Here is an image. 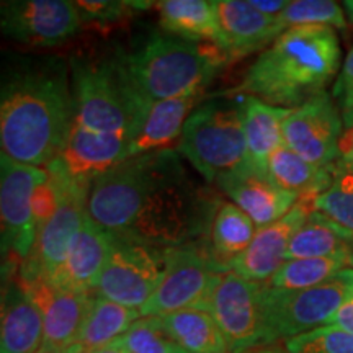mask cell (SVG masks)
<instances>
[{"instance_id": "cell-29", "label": "cell", "mask_w": 353, "mask_h": 353, "mask_svg": "<svg viewBox=\"0 0 353 353\" xmlns=\"http://www.w3.org/2000/svg\"><path fill=\"white\" fill-rule=\"evenodd\" d=\"M294 259H343L353 268V236L312 211L288 245L286 260Z\"/></svg>"}, {"instance_id": "cell-24", "label": "cell", "mask_w": 353, "mask_h": 353, "mask_svg": "<svg viewBox=\"0 0 353 353\" xmlns=\"http://www.w3.org/2000/svg\"><path fill=\"white\" fill-rule=\"evenodd\" d=\"M255 232L257 228L244 211L231 201H221L210 218L205 252L221 272H228L232 260L250 245Z\"/></svg>"}, {"instance_id": "cell-6", "label": "cell", "mask_w": 353, "mask_h": 353, "mask_svg": "<svg viewBox=\"0 0 353 353\" xmlns=\"http://www.w3.org/2000/svg\"><path fill=\"white\" fill-rule=\"evenodd\" d=\"M176 151L214 183L244 165L249 154L242 97L236 101L208 100L198 105L185 123Z\"/></svg>"}, {"instance_id": "cell-44", "label": "cell", "mask_w": 353, "mask_h": 353, "mask_svg": "<svg viewBox=\"0 0 353 353\" xmlns=\"http://www.w3.org/2000/svg\"><path fill=\"white\" fill-rule=\"evenodd\" d=\"M94 353H125V352H123L120 341H114L113 343H110V345L100 348V350H97Z\"/></svg>"}, {"instance_id": "cell-43", "label": "cell", "mask_w": 353, "mask_h": 353, "mask_svg": "<svg viewBox=\"0 0 353 353\" xmlns=\"http://www.w3.org/2000/svg\"><path fill=\"white\" fill-rule=\"evenodd\" d=\"M337 82H347V83L353 82V48L348 51L345 61H343L341 76H339Z\"/></svg>"}, {"instance_id": "cell-40", "label": "cell", "mask_w": 353, "mask_h": 353, "mask_svg": "<svg viewBox=\"0 0 353 353\" xmlns=\"http://www.w3.org/2000/svg\"><path fill=\"white\" fill-rule=\"evenodd\" d=\"M337 167L353 174V125L343 128L341 143H339Z\"/></svg>"}, {"instance_id": "cell-42", "label": "cell", "mask_w": 353, "mask_h": 353, "mask_svg": "<svg viewBox=\"0 0 353 353\" xmlns=\"http://www.w3.org/2000/svg\"><path fill=\"white\" fill-rule=\"evenodd\" d=\"M249 2L260 13H263L267 17H273V19L280 17V13L288 7L286 0H249Z\"/></svg>"}, {"instance_id": "cell-19", "label": "cell", "mask_w": 353, "mask_h": 353, "mask_svg": "<svg viewBox=\"0 0 353 353\" xmlns=\"http://www.w3.org/2000/svg\"><path fill=\"white\" fill-rule=\"evenodd\" d=\"M219 50L226 61L262 50L285 33L278 19L260 13L244 0H213Z\"/></svg>"}, {"instance_id": "cell-16", "label": "cell", "mask_w": 353, "mask_h": 353, "mask_svg": "<svg viewBox=\"0 0 353 353\" xmlns=\"http://www.w3.org/2000/svg\"><path fill=\"white\" fill-rule=\"evenodd\" d=\"M19 283L41 316V347L64 353L82 327L92 303L90 294L61 290L46 278H19Z\"/></svg>"}, {"instance_id": "cell-33", "label": "cell", "mask_w": 353, "mask_h": 353, "mask_svg": "<svg viewBox=\"0 0 353 353\" xmlns=\"http://www.w3.org/2000/svg\"><path fill=\"white\" fill-rule=\"evenodd\" d=\"M283 30L296 26H329V28H347L345 10L334 0H294L276 17Z\"/></svg>"}, {"instance_id": "cell-31", "label": "cell", "mask_w": 353, "mask_h": 353, "mask_svg": "<svg viewBox=\"0 0 353 353\" xmlns=\"http://www.w3.org/2000/svg\"><path fill=\"white\" fill-rule=\"evenodd\" d=\"M352 268L343 259H294L281 265L268 286L275 290L299 291L319 286L332 280L339 273Z\"/></svg>"}, {"instance_id": "cell-38", "label": "cell", "mask_w": 353, "mask_h": 353, "mask_svg": "<svg viewBox=\"0 0 353 353\" xmlns=\"http://www.w3.org/2000/svg\"><path fill=\"white\" fill-rule=\"evenodd\" d=\"M332 97L341 112L343 128L353 125V82H335Z\"/></svg>"}, {"instance_id": "cell-4", "label": "cell", "mask_w": 353, "mask_h": 353, "mask_svg": "<svg viewBox=\"0 0 353 353\" xmlns=\"http://www.w3.org/2000/svg\"><path fill=\"white\" fill-rule=\"evenodd\" d=\"M74 123L92 131L138 134L149 103L128 83L118 56L72 57L70 61Z\"/></svg>"}, {"instance_id": "cell-35", "label": "cell", "mask_w": 353, "mask_h": 353, "mask_svg": "<svg viewBox=\"0 0 353 353\" xmlns=\"http://www.w3.org/2000/svg\"><path fill=\"white\" fill-rule=\"evenodd\" d=\"M118 341L125 353H176L182 350L159 325L156 317L136 321Z\"/></svg>"}, {"instance_id": "cell-46", "label": "cell", "mask_w": 353, "mask_h": 353, "mask_svg": "<svg viewBox=\"0 0 353 353\" xmlns=\"http://www.w3.org/2000/svg\"><path fill=\"white\" fill-rule=\"evenodd\" d=\"M252 353H283V352L272 350V348H265V350H257V352H252Z\"/></svg>"}, {"instance_id": "cell-3", "label": "cell", "mask_w": 353, "mask_h": 353, "mask_svg": "<svg viewBox=\"0 0 353 353\" xmlns=\"http://www.w3.org/2000/svg\"><path fill=\"white\" fill-rule=\"evenodd\" d=\"M128 83L145 103L205 94L226 57L213 44L152 33L132 51H118Z\"/></svg>"}, {"instance_id": "cell-34", "label": "cell", "mask_w": 353, "mask_h": 353, "mask_svg": "<svg viewBox=\"0 0 353 353\" xmlns=\"http://www.w3.org/2000/svg\"><path fill=\"white\" fill-rule=\"evenodd\" d=\"M156 6L152 2H125V0H76L82 28L112 30L125 23L136 12Z\"/></svg>"}, {"instance_id": "cell-48", "label": "cell", "mask_w": 353, "mask_h": 353, "mask_svg": "<svg viewBox=\"0 0 353 353\" xmlns=\"http://www.w3.org/2000/svg\"><path fill=\"white\" fill-rule=\"evenodd\" d=\"M176 353H187V352H183V350H179Z\"/></svg>"}, {"instance_id": "cell-47", "label": "cell", "mask_w": 353, "mask_h": 353, "mask_svg": "<svg viewBox=\"0 0 353 353\" xmlns=\"http://www.w3.org/2000/svg\"><path fill=\"white\" fill-rule=\"evenodd\" d=\"M34 353H56V352H51V350H48V348H44V347H41L39 348L38 352H34Z\"/></svg>"}, {"instance_id": "cell-11", "label": "cell", "mask_w": 353, "mask_h": 353, "mask_svg": "<svg viewBox=\"0 0 353 353\" xmlns=\"http://www.w3.org/2000/svg\"><path fill=\"white\" fill-rule=\"evenodd\" d=\"M164 270L165 250L113 237L108 259L94 291L100 298L141 311L156 291Z\"/></svg>"}, {"instance_id": "cell-45", "label": "cell", "mask_w": 353, "mask_h": 353, "mask_svg": "<svg viewBox=\"0 0 353 353\" xmlns=\"http://www.w3.org/2000/svg\"><path fill=\"white\" fill-rule=\"evenodd\" d=\"M343 10L348 13V19L353 23V0H347V2H343Z\"/></svg>"}, {"instance_id": "cell-1", "label": "cell", "mask_w": 353, "mask_h": 353, "mask_svg": "<svg viewBox=\"0 0 353 353\" xmlns=\"http://www.w3.org/2000/svg\"><path fill=\"white\" fill-rule=\"evenodd\" d=\"M74 123L69 70L59 57L0 68V154L43 169L59 156Z\"/></svg>"}, {"instance_id": "cell-26", "label": "cell", "mask_w": 353, "mask_h": 353, "mask_svg": "<svg viewBox=\"0 0 353 353\" xmlns=\"http://www.w3.org/2000/svg\"><path fill=\"white\" fill-rule=\"evenodd\" d=\"M291 108L273 107L255 97H242L244 134L249 162L265 169L268 157L276 151L283 141V123Z\"/></svg>"}, {"instance_id": "cell-10", "label": "cell", "mask_w": 353, "mask_h": 353, "mask_svg": "<svg viewBox=\"0 0 353 353\" xmlns=\"http://www.w3.org/2000/svg\"><path fill=\"white\" fill-rule=\"evenodd\" d=\"M263 285L221 272L211 290L206 311L213 317L231 353H249L268 345L263 316Z\"/></svg>"}, {"instance_id": "cell-21", "label": "cell", "mask_w": 353, "mask_h": 353, "mask_svg": "<svg viewBox=\"0 0 353 353\" xmlns=\"http://www.w3.org/2000/svg\"><path fill=\"white\" fill-rule=\"evenodd\" d=\"M112 239V234L97 226L87 214L64 262L50 278L51 283L65 291L90 294L108 259Z\"/></svg>"}, {"instance_id": "cell-32", "label": "cell", "mask_w": 353, "mask_h": 353, "mask_svg": "<svg viewBox=\"0 0 353 353\" xmlns=\"http://www.w3.org/2000/svg\"><path fill=\"white\" fill-rule=\"evenodd\" d=\"M312 210L353 236V174L337 167L332 185L312 201Z\"/></svg>"}, {"instance_id": "cell-28", "label": "cell", "mask_w": 353, "mask_h": 353, "mask_svg": "<svg viewBox=\"0 0 353 353\" xmlns=\"http://www.w3.org/2000/svg\"><path fill=\"white\" fill-rule=\"evenodd\" d=\"M159 25L165 34L185 41L219 48V32L213 2L208 0H162L156 2Z\"/></svg>"}, {"instance_id": "cell-30", "label": "cell", "mask_w": 353, "mask_h": 353, "mask_svg": "<svg viewBox=\"0 0 353 353\" xmlns=\"http://www.w3.org/2000/svg\"><path fill=\"white\" fill-rule=\"evenodd\" d=\"M164 332L187 353H231L223 334L208 311L185 309L156 316Z\"/></svg>"}, {"instance_id": "cell-27", "label": "cell", "mask_w": 353, "mask_h": 353, "mask_svg": "<svg viewBox=\"0 0 353 353\" xmlns=\"http://www.w3.org/2000/svg\"><path fill=\"white\" fill-rule=\"evenodd\" d=\"M138 317H141V312L136 309L125 307L100 296L92 298L76 341L64 353H94L100 350L125 335Z\"/></svg>"}, {"instance_id": "cell-17", "label": "cell", "mask_w": 353, "mask_h": 353, "mask_svg": "<svg viewBox=\"0 0 353 353\" xmlns=\"http://www.w3.org/2000/svg\"><path fill=\"white\" fill-rule=\"evenodd\" d=\"M312 211V201L299 200L283 218L257 229L250 245L232 260L229 270L254 283H268L286 262L291 239Z\"/></svg>"}, {"instance_id": "cell-5", "label": "cell", "mask_w": 353, "mask_h": 353, "mask_svg": "<svg viewBox=\"0 0 353 353\" xmlns=\"http://www.w3.org/2000/svg\"><path fill=\"white\" fill-rule=\"evenodd\" d=\"M203 226L195 192L179 154L164 151L161 167L145 192L134 223L123 239H131L156 249L192 245Z\"/></svg>"}, {"instance_id": "cell-25", "label": "cell", "mask_w": 353, "mask_h": 353, "mask_svg": "<svg viewBox=\"0 0 353 353\" xmlns=\"http://www.w3.org/2000/svg\"><path fill=\"white\" fill-rule=\"evenodd\" d=\"M265 170L280 188L294 193L299 200L314 201L332 185L337 164L332 167H316L283 144L268 157Z\"/></svg>"}, {"instance_id": "cell-20", "label": "cell", "mask_w": 353, "mask_h": 353, "mask_svg": "<svg viewBox=\"0 0 353 353\" xmlns=\"http://www.w3.org/2000/svg\"><path fill=\"white\" fill-rule=\"evenodd\" d=\"M130 148V136L92 131L72 123L68 139L56 159H59L74 180L92 185L97 176L126 161Z\"/></svg>"}, {"instance_id": "cell-15", "label": "cell", "mask_w": 353, "mask_h": 353, "mask_svg": "<svg viewBox=\"0 0 353 353\" xmlns=\"http://www.w3.org/2000/svg\"><path fill=\"white\" fill-rule=\"evenodd\" d=\"M343 121L332 94L321 92L291 112L283 123L285 144L316 167H332L339 161Z\"/></svg>"}, {"instance_id": "cell-13", "label": "cell", "mask_w": 353, "mask_h": 353, "mask_svg": "<svg viewBox=\"0 0 353 353\" xmlns=\"http://www.w3.org/2000/svg\"><path fill=\"white\" fill-rule=\"evenodd\" d=\"M82 30L70 0H0V33L33 48H54Z\"/></svg>"}, {"instance_id": "cell-9", "label": "cell", "mask_w": 353, "mask_h": 353, "mask_svg": "<svg viewBox=\"0 0 353 353\" xmlns=\"http://www.w3.org/2000/svg\"><path fill=\"white\" fill-rule=\"evenodd\" d=\"M59 179L61 201L56 213L37 234V241L28 259L20 263L19 278H50L64 262L65 255L79 229L87 218V200L90 183H81L74 180L59 159L44 167Z\"/></svg>"}, {"instance_id": "cell-8", "label": "cell", "mask_w": 353, "mask_h": 353, "mask_svg": "<svg viewBox=\"0 0 353 353\" xmlns=\"http://www.w3.org/2000/svg\"><path fill=\"white\" fill-rule=\"evenodd\" d=\"M162 157L164 151L128 157L97 176L88 192V218L113 237H125L161 167Z\"/></svg>"}, {"instance_id": "cell-12", "label": "cell", "mask_w": 353, "mask_h": 353, "mask_svg": "<svg viewBox=\"0 0 353 353\" xmlns=\"http://www.w3.org/2000/svg\"><path fill=\"white\" fill-rule=\"evenodd\" d=\"M221 270L196 245L165 250V270L156 291L141 309V317L165 316L185 309L206 311L210 293Z\"/></svg>"}, {"instance_id": "cell-23", "label": "cell", "mask_w": 353, "mask_h": 353, "mask_svg": "<svg viewBox=\"0 0 353 353\" xmlns=\"http://www.w3.org/2000/svg\"><path fill=\"white\" fill-rule=\"evenodd\" d=\"M41 345V316L17 278L0 293V353H34Z\"/></svg>"}, {"instance_id": "cell-14", "label": "cell", "mask_w": 353, "mask_h": 353, "mask_svg": "<svg viewBox=\"0 0 353 353\" xmlns=\"http://www.w3.org/2000/svg\"><path fill=\"white\" fill-rule=\"evenodd\" d=\"M46 179V169L19 164L0 154V244L20 262L28 259L37 241L32 200Z\"/></svg>"}, {"instance_id": "cell-18", "label": "cell", "mask_w": 353, "mask_h": 353, "mask_svg": "<svg viewBox=\"0 0 353 353\" xmlns=\"http://www.w3.org/2000/svg\"><path fill=\"white\" fill-rule=\"evenodd\" d=\"M216 185L252 219L257 229L281 219L299 201L294 193L278 187L267 170L249 161L216 180Z\"/></svg>"}, {"instance_id": "cell-7", "label": "cell", "mask_w": 353, "mask_h": 353, "mask_svg": "<svg viewBox=\"0 0 353 353\" xmlns=\"http://www.w3.org/2000/svg\"><path fill=\"white\" fill-rule=\"evenodd\" d=\"M353 291V268L319 286L299 291L275 290L263 285V316L267 343L329 325L332 316Z\"/></svg>"}, {"instance_id": "cell-36", "label": "cell", "mask_w": 353, "mask_h": 353, "mask_svg": "<svg viewBox=\"0 0 353 353\" xmlns=\"http://www.w3.org/2000/svg\"><path fill=\"white\" fill-rule=\"evenodd\" d=\"M288 353H353V334L324 325L286 341Z\"/></svg>"}, {"instance_id": "cell-22", "label": "cell", "mask_w": 353, "mask_h": 353, "mask_svg": "<svg viewBox=\"0 0 353 353\" xmlns=\"http://www.w3.org/2000/svg\"><path fill=\"white\" fill-rule=\"evenodd\" d=\"M203 97L205 94L149 103L143 125L131 141L130 157L169 151L170 145L182 136L190 114L203 103Z\"/></svg>"}, {"instance_id": "cell-39", "label": "cell", "mask_w": 353, "mask_h": 353, "mask_svg": "<svg viewBox=\"0 0 353 353\" xmlns=\"http://www.w3.org/2000/svg\"><path fill=\"white\" fill-rule=\"evenodd\" d=\"M20 263L6 245L0 244V293L19 278Z\"/></svg>"}, {"instance_id": "cell-37", "label": "cell", "mask_w": 353, "mask_h": 353, "mask_svg": "<svg viewBox=\"0 0 353 353\" xmlns=\"http://www.w3.org/2000/svg\"><path fill=\"white\" fill-rule=\"evenodd\" d=\"M48 172V179L34 190L33 200H32V211H33V219L34 226H37V234L44 224L52 218V214L56 213L57 206L61 201V183L59 179Z\"/></svg>"}, {"instance_id": "cell-2", "label": "cell", "mask_w": 353, "mask_h": 353, "mask_svg": "<svg viewBox=\"0 0 353 353\" xmlns=\"http://www.w3.org/2000/svg\"><path fill=\"white\" fill-rule=\"evenodd\" d=\"M341 44L329 26H296L260 52L239 85L273 107L298 108L325 90L341 68Z\"/></svg>"}, {"instance_id": "cell-41", "label": "cell", "mask_w": 353, "mask_h": 353, "mask_svg": "<svg viewBox=\"0 0 353 353\" xmlns=\"http://www.w3.org/2000/svg\"><path fill=\"white\" fill-rule=\"evenodd\" d=\"M329 325H335V327L345 330L348 334H353V291L348 294L345 301L342 303V306L337 309Z\"/></svg>"}]
</instances>
